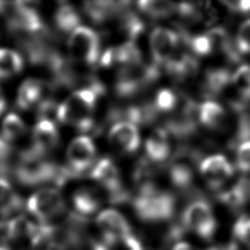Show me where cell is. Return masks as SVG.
<instances>
[{
    "label": "cell",
    "instance_id": "6da1fadb",
    "mask_svg": "<svg viewBox=\"0 0 250 250\" xmlns=\"http://www.w3.org/2000/svg\"><path fill=\"white\" fill-rule=\"evenodd\" d=\"M103 91V87L95 82L89 87L73 92L59 105L58 120L75 126L80 131H89L93 126V113L98 96Z\"/></svg>",
    "mask_w": 250,
    "mask_h": 250
},
{
    "label": "cell",
    "instance_id": "7a4b0ae2",
    "mask_svg": "<svg viewBox=\"0 0 250 250\" xmlns=\"http://www.w3.org/2000/svg\"><path fill=\"white\" fill-rule=\"evenodd\" d=\"M137 216L146 222H166L174 216L175 197L152 183L143 184L133 200Z\"/></svg>",
    "mask_w": 250,
    "mask_h": 250
},
{
    "label": "cell",
    "instance_id": "3957f363",
    "mask_svg": "<svg viewBox=\"0 0 250 250\" xmlns=\"http://www.w3.org/2000/svg\"><path fill=\"white\" fill-rule=\"evenodd\" d=\"M158 75L155 66L146 65L142 61L121 66L115 81V91L120 97H130L150 83Z\"/></svg>",
    "mask_w": 250,
    "mask_h": 250
},
{
    "label": "cell",
    "instance_id": "277c9868",
    "mask_svg": "<svg viewBox=\"0 0 250 250\" xmlns=\"http://www.w3.org/2000/svg\"><path fill=\"white\" fill-rule=\"evenodd\" d=\"M67 49L74 62L93 64L100 56L99 36L89 27L78 26L69 35Z\"/></svg>",
    "mask_w": 250,
    "mask_h": 250
},
{
    "label": "cell",
    "instance_id": "5b68a950",
    "mask_svg": "<svg viewBox=\"0 0 250 250\" xmlns=\"http://www.w3.org/2000/svg\"><path fill=\"white\" fill-rule=\"evenodd\" d=\"M185 229H191L203 239H211L216 231L217 224L210 205L203 200H196L187 206L183 213Z\"/></svg>",
    "mask_w": 250,
    "mask_h": 250
},
{
    "label": "cell",
    "instance_id": "8992f818",
    "mask_svg": "<svg viewBox=\"0 0 250 250\" xmlns=\"http://www.w3.org/2000/svg\"><path fill=\"white\" fill-rule=\"evenodd\" d=\"M26 208L39 223H46L63 212L64 201L56 188H43L28 198Z\"/></svg>",
    "mask_w": 250,
    "mask_h": 250
},
{
    "label": "cell",
    "instance_id": "52a82bcc",
    "mask_svg": "<svg viewBox=\"0 0 250 250\" xmlns=\"http://www.w3.org/2000/svg\"><path fill=\"white\" fill-rule=\"evenodd\" d=\"M91 177L107 191L111 202L120 203L127 199V194L121 186L119 171L111 159L99 160L91 171Z\"/></svg>",
    "mask_w": 250,
    "mask_h": 250
},
{
    "label": "cell",
    "instance_id": "ba28073f",
    "mask_svg": "<svg viewBox=\"0 0 250 250\" xmlns=\"http://www.w3.org/2000/svg\"><path fill=\"white\" fill-rule=\"evenodd\" d=\"M97 225L102 231L103 241L112 247L132 234L127 220L114 209L102 211L97 217Z\"/></svg>",
    "mask_w": 250,
    "mask_h": 250
},
{
    "label": "cell",
    "instance_id": "9c48e42d",
    "mask_svg": "<svg viewBox=\"0 0 250 250\" xmlns=\"http://www.w3.org/2000/svg\"><path fill=\"white\" fill-rule=\"evenodd\" d=\"M199 171L207 185L213 189L221 188L233 175V168L228 158L222 154H214L203 159Z\"/></svg>",
    "mask_w": 250,
    "mask_h": 250
},
{
    "label": "cell",
    "instance_id": "30bf717a",
    "mask_svg": "<svg viewBox=\"0 0 250 250\" xmlns=\"http://www.w3.org/2000/svg\"><path fill=\"white\" fill-rule=\"evenodd\" d=\"M96 156L95 145L89 137L80 136L69 144L66 150V160L71 174L82 173L94 162Z\"/></svg>",
    "mask_w": 250,
    "mask_h": 250
},
{
    "label": "cell",
    "instance_id": "8fae6325",
    "mask_svg": "<svg viewBox=\"0 0 250 250\" xmlns=\"http://www.w3.org/2000/svg\"><path fill=\"white\" fill-rule=\"evenodd\" d=\"M180 42V36L171 29L156 27L149 37V47L153 61L157 64L166 65L175 54Z\"/></svg>",
    "mask_w": 250,
    "mask_h": 250
},
{
    "label": "cell",
    "instance_id": "7c38bea8",
    "mask_svg": "<svg viewBox=\"0 0 250 250\" xmlns=\"http://www.w3.org/2000/svg\"><path fill=\"white\" fill-rule=\"evenodd\" d=\"M108 142L119 152L132 153L140 146V134L137 126L128 121H119L109 130Z\"/></svg>",
    "mask_w": 250,
    "mask_h": 250
},
{
    "label": "cell",
    "instance_id": "4fadbf2b",
    "mask_svg": "<svg viewBox=\"0 0 250 250\" xmlns=\"http://www.w3.org/2000/svg\"><path fill=\"white\" fill-rule=\"evenodd\" d=\"M59 143V132L55 122L39 120L32 133V147L30 150L42 157L45 153L54 149Z\"/></svg>",
    "mask_w": 250,
    "mask_h": 250
},
{
    "label": "cell",
    "instance_id": "5bb4252c",
    "mask_svg": "<svg viewBox=\"0 0 250 250\" xmlns=\"http://www.w3.org/2000/svg\"><path fill=\"white\" fill-rule=\"evenodd\" d=\"M34 2H17L12 19V25L25 32H38L43 29V22L36 11Z\"/></svg>",
    "mask_w": 250,
    "mask_h": 250
},
{
    "label": "cell",
    "instance_id": "9a60e30c",
    "mask_svg": "<svg viewBox=\"0 0 250 250\" xmlns=\"http://www.w3.org/2000/svg\"><path fill=\"white\" fill-rule=\"evenodd\" d=\"M146 152L147 157L154 162L165 160L170 154V141L165 129H155L146 141Z\"/></svg>",
    "mask_w": 250,
    "mask_h": 250
},
{
    "label": "cell",
    "instance_id": "2e32d148",
    "mask_svg": "<svg viewBox=\"0 0 250 250\" xmlns=\"http://www.w3.org/2000/svg\"><path fill=\"white\" fill-rule=\"evenodd\" d=\"M198 120L209 129H222L227 121V112L216 102H204L198 107Z\"/></svg>",
    "mask_w": 250,
    "mask_h": 250
},
{
    "label": "cell",
    "instance_id": "e0dca14e",
    "mask_svg": "<svg viewBox=\"0 0 250 250\" xmlns=\"http://www.w3.org/2000/svg\"><path fill=\"white\" fill-rule=\"evenodd\" d=\"M169 175L171 182L176 188L186 189L190 187L193 179V172L192 164L190 160L187 159V154L182 153L175 158L170 166Z\"/></svg>",
    "mask_w": 250,
    "mask_h": 250
},
{
    "label": "cell",
    "instance_id": "ac0fdd59",
    "mask_svg": "<svg viewBox=\"0 0 250 250\" xmlns=\"http://www.w3.org/2000/svg\"><path fill=\"white\" fill-rule=\"evenodd\" d=\"M44 85L38 79H27L20 86L17 96V104L21 109H29L37 103L42 102Z\"/></svg>",
    "mask_w": 250,
    "mask_h": 250
},
{
    "label": "cell",
    "instance_id": "d6986e66",
    "mask_svg": "<svg viewBox=\"0 0 250 250\" xmlns=\"http://www.w3.org/2000/svg\"><path fill=\"white\" fill-rule=\"evenodd\" d=\"M38 224L33 223L24 216L15 217L4 226L5 235L11 240H28L30 245V241Z\"/></svg>",
    "mask_w": 250,
    "mask_h": 250
},
{
    "label": "cell",
    "instance_id": "ffe728a7",
    "mask_svg": "<svg viewBox=\"0 0 250 250\" xmlns=\"http://www.w3.org/2000/svg\"><path fill=\"white\" fill-rule=\"evenodd\" d=\"M101 195L97 189L82 188L78 189L72 199L75 211L83 216L95 213L101 206Z\"/></svg>",
    "mask_w": 250,
    "mask_h": 250
},
{
    "label": "cell",
    "instance_id": "44dd1931",
    "mask_svg": "<svg viewBox=\"0 0 250 250\" xmlns=\"http://www.w3.org/2000/svg\"><path fill=\"white\" fill-rule=\"evenodd\" d=\"M127 2L112 1H92L84 4V10L88 17L95 22L101 23L111 17L115 12L127 5Z\"/></svg>",
    "mask_w": 250,
    "mask_h": 250
},
{
    "label": "cell",
    "instance_id": "7402d4cb",
    "mask_svg": "<svg viewBox=\"0 0 250 250\" xmlns=\"http://www.w3.org/2000/svg\"><path fill=\"white\" fill-rule=\"evenodd\" d=\"M23 67L21 56L10 49H0V79H5L18 74Z\"/></svg>",
    "mask_w": 250,
    "mask_h": 250
},
{
    "label": "cell",
    "instance_id": "603a6c76",
    "mask_svg": "<svg viewBox=\"0 0 250 250\" xmlns=\"http://www.w3.org/2000/svg\"><path fill=\"white\" fill-rule=\"evenodd\" d=\"M79 21V15L72 6L62 4L57 9L55 14V22L61 31L71 33L78 27Z\"/></svg>",
    "mask_w": 250,
    "mask_h": 250
},
{
    "label": "cell",
    "instance_id": "cb8c5ba5",
    "mask_svg": "<svg viewBox=\"0 0 250 250\" xmlns=\"http://www.w3.org/2000/svg\"><path fill=\"white\" fill-rule=\"evenodd\" d=\"M137 5L143 13L155 19L167 18L177 11V5L170 1H140Z\"/></svg>",
    "mask_w": 250,
    "mask_h": 250
},
{
    "label": "cell",
    "instance_id": "d4e9b609",
    "mask_svg": "<svg viewBox=\"0 0 250 250\" xmlns=\"http://www.w3.org/2000/svg\"><path fill=\"white\" fill-rule=\"evenodd\" d=\"M26 131L23 120L15 113L8 114L2 123L1 136L8 143L14 142L21 138Z\"/></svg>",
    "mask_w": 250,
    "mask_h": 250
},
{
    "label": "cell",
    "instance_id": "484cf974",
    "mask_svg": "<svg viewBox=\"0 0 250 250\" xmlns=\"http://www.w3.org/2000/svg\"><path fill=\"white\" fill-rule=\"evenodd\" d=\"M21 205V201L14 192L10 183L0 178V213L10 214L12 211L18 210Z\"/></svg>",
    "mask_w": 250,
    "mask_h": 250
},
{
    "label": "cell",
    "instance_id": "4316f807",
    "mask_svg": "<svg viewBox=\"0 0 250 250\" xmlns=\"http://www.w3.org/2000/svg\"><path fill=\"white\" fill-rule=\"evenodd\" d=\"M231 84L243 101L250 99V65L239 66L231 76Z\"/></svg>",
    "mask_w": 250,
    "mask_h": 250
},
{
    "label": "cell",
    "instance_id": "83f0119b",
    "mask_svg": "<svg viewBox=\"0 0 250 250\" xmlns=\"http://www.w3.org/2000/svg\"><path fill=\"white\" fill-rule=\"evenodd\" d=\"M178 104V99L176 94L169 89H161L155 97L154 108L157 111L168 112L173 111Z\"/></svg>",
    "mask_w": 250,
    "mask_h": 250
},
{
    "label": "cell",
    "instance_id": "f1b7e54d",
    "mask_svg": "<svg viewBox=\"0 0 250 250\" xmlns=\"http://www.w3.org/2000/svg\"><path fill=\"white\" fill-rule=\"evenodd\" d=\"M232 232L239 242L250 248V216H240L233 225Z\"/></svg>",
    "mask_w": 250,
    "mask_h": 250
},
{
    "label": "cell",
    "instance_id": "f546056e",
    "mask_svg": "<svg viewBox=\"0 0 250 250\" xmlns=\"http://www.w3.org/2000/svg\"><path fill=\"white\" fill-rule=\"evenodd\" d=\"M235 46L239 54H250V20L245 21L239 26Z\"/></svg>",
    "mask_w": 250,
    "mask_h": 250
},
{
    "label": "cell",
    "instance_id": "4dcf8cb0",
    "mask_svg": "<svg viewBox=\"0 0 250 250\" xmlns=\"http://www.w3.org/2000/svg\"><path fill=\"white\" fill-rule=\"evenodd\" d=\"M236 166L241 172H250V140L239 145L236 151Z\"/></svg>",
    "mask_w": 250,
    "mask_h": 250
},
{
    "label": "cell",
    "instance_id": "1f68e13d",
    "mask_svg": "<svg viewBox=\"0 0 250 250\" xmlns=\"http://www.w3.org/2000/svg\"><path fill=\"white\" fill-rule=\"evenodd\" d=\"M224 4L231 11L241 14H250V1H225Z\"/></svg>",
    "mask_w": 250,
    "mask_h": 250
},
{
    "label": "cell",
    "instance_id": "d6a6232c",
    "mask_svg": "<svg viewBox=\"0 0 250 250\" xmlns=\"http://www.w3.org/2000/svg\"><path fill=\"white\" fill-rule=\"evenodd\" d=\"M92 250H113L112 246L107 245L105 242L102 241H95L92 243Z\"/></svg>",
    "mask_w": 250,
    "mask_h": 250
},
{
    "label": "cell",
    "instance_id": "836d02e7",
    "mask_svg": "<svg viewBox=\"0 0 250 250\" xmlns=\"http://www.w3.org/2000/svg\"><path fill=\"white\" fill-rule=\"evenodd\" d=\"M239 182L241 184L247 201L250 200V179H240Z\"/></svg>",
    "mask_w": 250,
    "mask_h": 250
},
{
    "label": "cell",
    "instance_id": "e575fe53",
    "mask_svg": "<svg viewBox=\"0 0 250 250\" xmlns=\"http://www.w3.org/2000/svg\"><path fill=\"white\" fill-rule=\"evenodd\" d=\"M172 250H198V249L194 248L192 245H190L185 241H180V242H177L173 246Z\"/></svg>",
    "mask_w": 250,
    "mask_h": 250
},
{
    "label": "cell",
    "instance_id": "d590c367",
    "mask_svg": "<svg viewBox=\"0 0 250 250\" xmlns=\"http://www.w3.org/2000/svg\"><path fill=\"white\" fill-rule=\"evenodd\" d=\"M237 245L235 243H229L226 246H219V247H212L207 250H237Z\"/></svg>",
    "mask_w": 250,
    "mask_h": 250
},
{
    "label": "cell",
    "instance_id": "8d00e7d4",
    "mask_svg": "<svg viewBox=\"0 0 250 250\" xmlns=\"http://www.w3.org/2000/svg\"><path fill=\"white\" fill-rule=\"evenodd\" d=\"M5 108H6V100H5V98H4V95H3L2 90H1V88H0V115L4 112Z\"/></svg>",
    "mask_w": 250,
    "mask_h": 250
},
{
    "label": "cell",
    "instance_id": "74e56055",
    "mask_svg": "<svg viewBox=\"0 0 250 250\" xmlns=\"http://www.w3.org/2000/svg\"><path fill=\"white\" fill-rule=\"evenodd\" d=\"M0 250H11V248L4 242H0Z\"/></svg>",
    "mask_w": 250,
    "mask_h": 250
},
{
    "label": "cell",
    "instance_id": "f35d334b",
    "mask_svg": "<svg viewBox=\"0 0 250 250\" xmlns=\"http://www.w3.org/2000/svg\"><path fill=\"white\" fill-rule=\"evenodd\" d=\"M5 5H6L5 2H0V13L5 9Z\"/></svg>",
    "mask_w": 250,
    "mask_h": 250
}]
</instances>
